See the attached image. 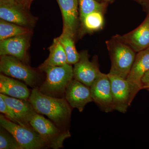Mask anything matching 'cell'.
I'll list each match as a JSON object with an SVG mask.
<instances>
[{
  "mask_svg": "<svg viewBox=\"0 0 149 149\" xmlns=\"http://www.w3.org/2000/svg\"><path fill=\"white\" fill-rule=\"evenodd\" d=\"M29 100L37 113L47 116L61 129L69 130L72 107L64 97L47 95L36 88L32 90Z\"/></svg>",
  "mask_w": 149,
  "mask_h": 149,
  "instance_id": "1",
  "label": "cell"
},
{
  "mask_svg": "<svg viewBox=\"0 0 149 149\" xmlns=\"http://www.w3.org/2000/svg\"><path fill=\"white\" fill-rule=\"evenodd\" d=\"M46 73L45 80L38 88L47 95L64 97L68 86L74 79L73 68L66 63L61 66H47L41 70Z\"/></svg>",
  "mask_w": 149,
  "mask_h": 149,
  "instance_id": "2",
  "label": "cell"
},
{
  "mask_svg": "<svg viewBox=\"0 0 149 149\" xmlns=\"http://www.w3.org/2000/svg\"><path fill=\"white\" fill-rule=\"evenodd\" d=\"M106 44L111 61L109 73L126 79L136 58V52L117 35L106 41Z\"/></svg>",
  "mask_w": 149,
  "mask_h": 149,
  "instance_id": "3",
  "label": "cell"
},
{
  "mask_svg": "<svg viewBox=\"0 0 149 149\" xmlns=\"http://www.w3.org/2000/svg\"><path fill=\"white\" fill-rule=\"evenodd\" d=\"M0 71L5 75L23 81L33 89L39 88L42 83V76L37 71L13 56H1Z\"/></svg>",
  "mask_w": 149,
  "mask_h": 149,
  "instance_id": "4",
  "label": "cell"
},
{
  "mask_svg": "<svg viewBox=\"0 0 149 149\" xmlns=\"http://www.w3.org/2000/svg\"><path fill=\"white\" fill-rule=\"evenodd\" d=\"M0 125L15 138L22 149L49 148L45 141L33 128H27L13 122L2 114L0 115Z\"/></svg>",
  "mask_w": 149,
  "mask_h": 149,
  "instance_id": "5",
  "label": "cell"
},
{
  "mask_svg": "<svg viewBox=\"0 0 149 149\" xmlns=\"http://www.w3.org/2000/svg\"><path fill=\"white\" fill-rule=\"evenodd\" d=\"M30 125L40 134L49 148H61L65 140L71 136L69 130L61 129L50 120L37 113L30 120Z\"/></svg>",
  "mask_w": 149,
  "mask_h": 149,
  "instance_id": "6",
  "label": "cell"
},
{
  "mask_svg": "<svg viewBox=\"0 0 149 149\" xmlns=\"http://www.w3.org/2000/svg\"><path fill=\"white\" fill-rule=\"evenodd\" d=\"M23 3L17 0H0V18L9 22L31 29L36 18Z\"/></svg>",
  "mask_w": 149,
  "mask_h": 149,
  "instance_id": "7",
  "label": "cell"
},
{
  "mask_svg": "<svg viewBox=\"0 0 149 149\" xmlns=\"http://www.w3.org/2000/svg\"><path fill=\"white\" fill-rule=\"evenodd\" d=\"M80 54V59L74 64L73 68L74 78L91 87L102 73L99 68L97 58H94L91 61L87 51H83Z\"/></svg>",
  "mask_w": 149,
  "mask_h": 149,
  "instance_id": "8",
  "label": "cell"
},
{
  "mask_svg": "<svg viewBox=\"0 0 149 149\" xmlns=\"http://www.w3.org/2000/svg\"><path fill=\"white\" fill-rule=\"evenodd\" d=\"M90 88L93 101L102 111L109 113L114 110L111 85L108 74L102 72Z\"/></svg>",
  "mask_w": 149,
  "mask_h": 149,
  "instance_id": "9",
  "label": "cell"
},
{
  "mask_svg": "<svg viewBox=\"0 0 149 149\" xmlns=\"http://www.w3.org/2000/svg\"><path fill=\"white\" fill-rule=\"evenodd\" d=\"M149 70V47L136 54L130 73L126 78L130 86L131 99L133 101L137 93L142 89L141 79Z\"/></svg>",
  "mask_w": 149,
  "mask_h": 149,
  "instance_id": "10",
  "label": "cell"
},
{
  "mask_svg": "<svg viewBox=\"0 0 149 149\" xmlns=\"http://www.w3.org/2000/svg\"><path fill=\"white\" fill-rule=\"evenodd\" d=\"M114 110L125 113L132 103L130 86L126 79L108 73Z\"/></svg>",
  "mask_w": 149,
  "mask_h": 149,
  "instance_id": "11",
  "label": "cell"
},
{
  "mask_svg": "<svg viewBox=\"0 0 149 149\" xmlns=\"http://www.w3.org/2000/svg\"><path fill=\"white\" fill-rule=\"evenodd\" d=\"M64 97L72 108L82 112L88 103L93 101L91 88L73 79L68 86Z\"/></svg>",
  "mask_w": 149,
  "mask_h": 149,
  "instance_id": "12",
  "label": "cell"
},
{
  "mask_svg": "<svg viewBox=\"0 0 149 149\" xmlns=\"http://www.w3.org/2000/svg\"><path fill=\"white\" fill-rule=\"evenodd\" d=\"M31 35H19L1 40L0 55L13 56L26 63L27 51Z\"/></svg>",
  "mask_w": 149,
  "mask_h": 149,
  "instance_id": "13",
  "label": "cell"
},
{
  "mask_svg": "<svg viewBox=\"0 0 149 149\" xmlns=\"http://www.w3.org/2000/svg\"><path fill=\"white\" fill-rule=\"evenodd\" d=\"M6 103L13 111L19 125L32 128L30 120L37 113L29 100H20L0 94Z\"/></svg>",
  "mask_w": 149,
  "mask_h": 149,
  "instance_id": "14",
  "label": "cell"
},
{
  "mask_svg": "<svg viewBox=\"0 0 149 149\" xmlns=\"http://www.w3.org/2000/svg\"><path fill=\"white\" fill-rule=\"evenodd\" d=\"M117 36L136 53L149 47V13L143 22L136 29L125 35Z\"/></svg>",
  "mask_w": 149,
  "mask_h": 149,
  "instance_id": "15",
  "label": "cell"
},
{
  "mask_svg": "<svg viewBox=\"0 0 149 149\" xmlns=\"http://www.w3.org/2000/svg\"><path fill=\"white\" fill-rule=\"evenodd\" d=\"M0 93L25 100H29L31 93L26 84L2 73L0 74Z\"/></svg>",
  "mask_w": 149,
  "mask_h": 149,
  "instance_id": "16",
  "label": "cell"
},
{
  "mask_svg": "<svg viewBox=\"0 0 149 149\" xmlns=\"http://www.w3.org/2000/svg\"><path fill=\"white\" fill-rule=\"evenodd\" d=\"M63 19V31L74 36L78 21V0H56Z\"/></svg>",
  "mask_w": 149,
  "mask_h": 149,
  "instance_id": "17",
  "label": "cell"
},
{
  "mask_svg": "<svg viewBox=\"0 0 149 149\" xmlns=\"http://www.w3.org/2000/svg\"><path fill=\"white\" fill-rule=\"evenodd\" d=\"M48 49L49 51V55L39 67L40 70L46 67L61 66L68 63L65 51L57 37L54 39L52 45Z\"/></svg>",
  "mask_w": 149,
  "mask_h": 149,
  "instance_id": "18",
  "label": "cell"
},
{
  "mask_svg": "<svg viewBox=\"0 0 149 149\" xmlns=\"http://www.w3.org/2000/svg\"><path fill=\"white\" fill-rule=\"evenodd\" d=\"M74 37V36L72 34L63 30L61 35L57 37L65 51L67 63L70 65L75 64L80 58V53L75 47Z\"/></svg>",
  "mask_w": 149,
  "mask_h": 149,
  "instance_id": "19",
  "label": "cell"
},
{
  "mask_svg": "<svg viewBox=\"0 0 149 149\" xmlns=\"http://www.w3.org/2000/svg\"><path fill=\"white\" fill-rule=\"evenodd\" d=\"M32 29L0 19V41L19 35L32 34Z\"/></svg>",
  "mask_w": 149,
  "mask_h": 149,
  "instance_id": "20",
  "label": "cell"
},
{
  "mask_svg": "<svg viewBox=\"0 0 149 149\" xmlns=\"http://www.w3.org/2000/svg\"><path fill=\"white\" fill-rule=\"evenodd\" d=\"M83 29L87 32H93L102 29L104 17L102 12L96 11L87 15L81 20Z\"/></svg>",
  "mask_w": 149,
  "mask_h": 149,
  "instance_id": "21",
  "label": "cell"
},
{
  "mask_svg": "<svg viewBox=\"0 0 149 149\" xmlns=\"http://www.w3.org/2000/svg\"><path fill=\"white\" fill-rule=\"evenodd\" d=\"M80 21L87 15L94 12H103L106 6L96 0H78Z\"/></svg>",
  "mask_w": 149,
  "mask_h": 149,
  "instance_id": "22",
  "label": "cell"
},
{
  "mask_svg": "<svg viewBox=\"0 0 149 149\" xmlns=\"http://www.w3.org/2000/svg\"><path fill=\"white\" fill-rule=\"evenodd\" d=\"M0 149H22L15 138L5 128H0Z\"/></svg>",
  "mask_w": 149,
  "mask_h": 149,
  "instance_id": "23",
  "label": "cell"
},
{
  "mask_svg": "<svg viewBox=\"0 0 149 149\" xmlns=\"http://www.w3.org/2000/svg\"><path fill=\"white\" fill-rule=\"evenodd\" d=\"M0 112L6 115V117L13 122L18 124L16 116L13 111L10 107L2 97H0Z\"/></svg>",
  "mask_w": 149,
  "mask_h": 149,
  "instance_id": "24",
  "label": "cell"
},
{
  "mask_svg": "<svg viewBox=\"0 0 149 149\" xmlns=\"http://www.w3.org/2000/svg\"><path fill=\"white\" fill-rule=\"evenodd\" d=\"M142 89H149V70L147 71L141 79Z\"/></svg>",
  "mask_w": 149,
  "mask_h": 149,
  "instance_id": "25",
  "label": "cell"
},
{
  "mask_svg": "<svg viewBox=\"0 0 149 149\" xmlns=\"http://www.w3.org/2000/svg\"><path fill=\"white\" fill-rule=\"evenodd\" d=\"M33 0H23L24 4L28 8H30V6L32 3Z\"/></svg>",
  "mask_w": 149,
  "mask_h": 149,
  "instance_id": "26",
  "label": "cell"
},
{
  "mask_svg": "<svg viewBox=\"0 0 149 149\" xmlns=\"http://www.w3.org/2000/svg\"><path fill=\"white\" fill-rule=\"evenodd\" d=\"M141 4H145L147 3H149V0H134Z\"/></svg>",
  "mask_w": 149,
  "mask_h": 149,
  "instance_id": "27",
  "label": "cell"
},
{
  "mask_svg": "<svg viewBox=\"0 0 149 149\" xmlns=\"http://www.w3.org/2000/svg\"><path fill=\"white\" fill-rule=\"evenodd\" d=\"M99 1H103L107 2L109 1H111V0H99Z\"/></svg>",
  "mask_w": 149,
  "mask_h": 149,
  "instance_id": "28",
  "label": "cell"
},
{
  "mask_svg": "<svg viewBox=\"0 0 149 149\" xmlns=\"http://www.w3.org/2000/svg\"><path fill=\"white\" fill-rule=\"evenodd\" d=\"M17 1H19V2H21L23 3H24V1H23V0H17Z\"/></svg>",
  "mask_w": 149,
  "mask_h": 149,
  "instance_id": "29",
  "label": "cell"
}]
</instances>
